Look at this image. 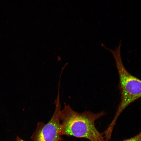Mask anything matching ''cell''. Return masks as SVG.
Listing matches in <instances>:
<instances>
[{
    "mask_svg": "<svg viewBox=\"0 0 141 141\" xmlns=\"http://www.w3.org/2000/svg\"><path fill=\"white\" fill-rule=\"evenodd\" d=\"M55 101V108L54 114L47 123L39 122L31 138L32 141H63L61 137L60 115L61 104L59 91Z\"/></svg>",
    "mask_w": 141,
    "mask_h": 141,
    "instance_id": "3957f363",
    "label": "cell"
},
{
    "mask_svg": "<svg viewBox=\"0 0 141 141\" xmlns=\"http://www.w3.org/2000/svg\"><path fill=\"white\" fill-rule=\"evenodd\" d=\"M16 141H25L17 136L16 138Z\"/></svg>",
    "mask_w": 141,
    "mask_h": 141,
    "instance_id": "5b68a950",
    "label": "cell"
},
{
    "mask_svg": "<svg viewBox=\"0 0 141 141\" xmlns=\"http://www.w3.org/2000/svg\"></svg>",
    "mask_w": 141,
    "mask_h": 141,
    "instance_id": "8992f818",
    "label": "cell"
},
{
    "mask_svg": "<svg viewBox=\"0 0 141 141\" xmlns=\"http://www.w3.org/2000/svg\"><path fill=\"white\" fill-rule=\"evenodd\" d=\"M121 45L118 44L114 50L108 49L113 54L115 61L119 76V88L121 97L114 117L108 126L110 130L113 129L119 117L124 109L141 98V80L131 74L125 68L121 58Z\"/></svg>",
    "mask_w": 141,
    "mask_h": 141,
    "instance_id": "7a4b0ae2",
    "label": "cell"
},
{
    "mask_svg": "<svg viewBox=\"0 0 141 141\" xmlns=\"http://www.w3.org/2000/svg\"><path fill=\"white\" fill-rule=\"evenodd\" d=\"M122 141H141V131L134 137Z\"/></svg>",
    "mask_w": 141,
    "mask_h": 141,
    "instance_id": "277c9868",
    "label": "cell"
},
{
    "mask_svg": "<svg viewBox=\"0 0 141 141\" xmlns=\"http://www.w3.org/2000/svg\"><path fill=\"white\" fill-rule=\"evenodd\" d=\"M64 104L60 115L62 135L84 138L90 141H105L104 133L100 132L95 124L96 120L105 115L104 111L96 113L87 111L79 113Z\"/></svg>",
    "mask_w": 141,
    "mask_h": 141,
    "instance_id": "6da1fadb",
    "label": "cell"
}]
</instances>
